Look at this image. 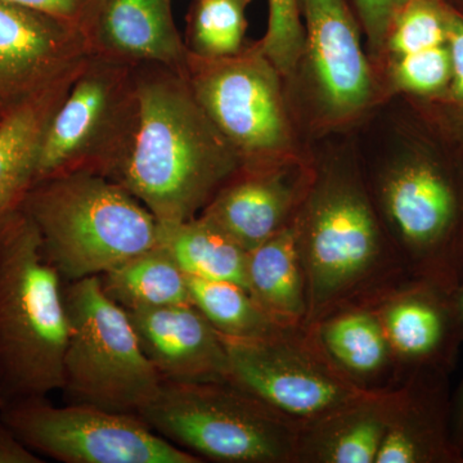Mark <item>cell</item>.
Returning a JSON list of instances; mask_svg holds the SVG:
<instances>
[{"label": "cell", "instance_id": "4", "mask_svg": "<svg viewBox=\"0 0 463 463\" xmlns=\"http://www.w3.org/2000/svg\"><path fill=\"white\" fill-rule=\"evenodd\" d=\"M21 209L62 279L102 276L157 245L155 216L108 176L74 173L35 183Z\"/></svg>", "mask_w": 463, "mask_h": 463}, {"label": "cell", "instance_id": "22", "mask_svg": "<svg viewBox=\"0 0 463 463\" xmlns=\"http://www.w3.org/2000/svg\"><path fill=\"white\" fill-rule=\"evenodd\" d=\"M246 288L281 327H304L307 281L295 221L248 254Z\"/></svg>", "mask_w": 463, "mask_h": 463}, {"label": "cell", "instance_id": "6", "mask_svg": "<svg viewBox=\"0 0 463 463\" xmlns=\"http://www.w3.org/2000/svg\"><path fill=\"white\" fill-rule=\"evenodd\" d=\"M63 297L66 403L138 416L157 397L163 379L143 353L127 310L106 295L99 276L70 282Z\"/></svg>", "mask_w": 463, "mask_h": 463}, {"label": "cell", "instance_id": "19", "mask_svg": "<svg viewBox=\"0 0 463 463\" xmlns=\"http://www.w3.org/2000/svg\"><path fill=\"white\" fill-rule=\"evenodd\" d=\"M394 389L371 392L298 425L294 463H376L388 431Z\"/></svg>", "mask_w": 463, "mask_h": 463}, {"label": "cell", "instance_id": "3", "mask_svg": "<svg viewBox=\"0 0 463 463\" xmlns=\"http://www.w3.org/2000/svg\"><path fill=\"white\" fill-rule=\"evenodd\" d=\"M62 277L32 219L0 222V408L62 390L69 322Z\"/></svg>", "mask_w": 463, "mask_h": 463}, {"label": "cell", "instance_id": "8", "mask_svg": "<svg viewBox=\"0 0 463 463\" xmlns=\"http://www.w3.org/2000/svg\"><path fill=\"white\" fill-rule=\"evenodd\" d=\"M182 70L207 118L239 156L241 170L254 172L300 156L285 78L260 42L223 58L187 51Z\"/></svg>", "mask_w": 463, "mask_h": 463}, {"label": "cell", "instance_id": "2", "mask_svg": "<svg viewBox=\"0 0 463 463\" xmlns=\"http://www.w3.org/2000/svg\"><path fill=\"white\" fill-rule=\"evenodd\" d=\"M295 227L307 281L304 327L346 307L373 303L410 279L370 187L353 170L316 166Z\"/></svg>", "mask_w": 463, "mask_h": 463}, {"label": "cell", "instance_id": "5", "mask_svg": "<svg viewBox=\"0 0 463 463\" xmlns=\"http://www.w3.org/2000/svg\"><path fill=\"white\" fill-rule=\"evenodd\" d=\"M138 416L166 440L210 461L294 463L297 423L230 381H163Z\"/></svg>", "mask_w": 463, "mask_h": 463}, {"label": "cell", "instance_id": "11", "mask_svg": "<svg viewBox=\"0 0 463 463\" xmlns=\"http://www.w3.org/2000/svg\"><path fill=\"white\" fill-rule=\"evenodd\" d=\"M0 417L39 456L63 463H200L158 435L137 414L93 405L51 404L47 398L12 402Z\"/></svg>", "mask_w": 463, "mask_h": 463}, {"label": "cell", "instance_id": "30", "mask_svg": "<svg viewBox=\"0 0 463 463\" xmlns=\"http://www.w3.org/2000/svg\"><path fill=\"white\" fill-rule=\"evenodd\" d=\"M62 21L84 33L90 0H3Z\"/></svg>", "mask_w": 463, "mask_h": 463}, {"label": "cell", "instance_id": "16", "mask_svg": "<svg viewBox=\"0 0 463 463\" xmlns=\"http://www.w3.org/2000/svg\"><path fill=\"white\" fill-rule=\"evenodd\" d=\"M143 353L163 381H228L221 334L192 304L127 310Z\"/></svg>", "mask_w": 463, "mask_h": 463}, {"label": "cell", "instance_id": "25", "mask_svg": "<svg viewBox=\"0 0 463 463\" xmlns=\"http://www.w3.org/2000/svg\"><path fill=\"white\" fill-rule=\"evenodd\" d=\"M192 306L224 336L251 339L281 330L242 286L188 277Z\"/></svg>", "mask_w": 463, "mask_h": 463}, {"label": "cell", "instance_id": "12", "mask_svg": "<svg viewBox=\"0 0 463 463\" xmlns=\"http://www.w3.org/2000/svg\"><path fill=\"white\" fill-rule=\"evenodd\" d=\"M298 7L304 52L297 74L304 72L317 120L327 127L352 123L379 96L358 23L345 0H298Z\"/></svg>", "mask_w": 463, "mask_h": 463}, {"label": "cell", "instance_id": "1", "mask_svg": "<svg viewBox=\"0 0 463 463\" xmlns=\"http://www.w3.org/2000/svg\"><path fill=\"white\" fill-rule=\"evenodd\" d=\"M139 120L132 148L112 181L158 224L196 218L241 170L236 152L216 129L182 69L136 65Z\"/></svg>", "mask_w": 463, "mask_h": 463}, {"label": "cell", "instance_id": "17", "mask_svg": "<svg viewBox=\"0 0 463 463\" xmlns=\"http://www.w3.org/2000/svg\"><path fill=\"white\" fill-rule=\"evenodd\" d=\"M449 373L420 371L394 389L376 463H463L452 435Z\"/></svg>", "mask_w": 463, "mask_h": 463}, {"label": "cell", "instance_id": "26", "mask_svg": "<svg viewBox=\"0 0 463 463\" xmlns=\"http://www.w3.org/2000/svg\"><path fill=\"white\" fill-rule=\"evenodd\" d=\"M251 0H196L188 17L185 47L203 58L240 53L245 44L246 9Z\"/></svg>", "mask_w": 463, "mask_h": 463}, {"label": "cell", "instance_id": "10", "mask_svg": "<svg viewBox=\"0 0 463 463\" xmlns=\"http://www.w3.org/2000/svg\"><path fill=\"white\" fill-rule=\"evenodd\" d=\"M221 336L228 381L298 426L373 392L347 379L309 328L285 327L251 339Z\"/></svg>", "mask_w": 463, "mask_h": 463}, {"label": "cell", "instance_id": "33", "mask_svg": "<svg viewBox=\"0 0 463 463\" xmlns=\"http://www.w3.org/2000/svg\"><path fill=\"white\" fill-rule=\"evenodd\" d=\"M3 116H5V112L0 109V121H2Z\"/></svg>", "mask_w": 463, "mask_h": 463}, {"label": "cell", "instance_id": "7", "mask_svg": "<svg viewBox=\"0 0 463 463\" xmlns=\"http://www.w3.org/2000/svg\"><path fill=\"white\" fill-rule=\"evenodd\" d=\"M371 194L408 276L457 291L463 277L462 176L429 155H408L379 173Z\"/></svg>", "mask_w": 463, "mask_h": 463}, {"label": "cell", "instance_id": "15", "mask_svg": "<svg viewBox=\"0 0 463 463\" xmlns=\"http://www.w3.org/2000/svg\"><path fill=\"white\" fill-rule=\"evenodd\" d=\"M315 173L301 155L265 169L240 170L199 215L251 251L295 221Z\"/></svg>", "mask_w": 463, "mask_h": 463}, {"label": "cell", "instance_id": "23", "mask_svg": "<svg viewBox=\"0 0 463 463\" xmlns=\"http://www.w3.org/2000/svg\"><path fill=\"white\" fill-rule=\"evenodd\" d=\"M157 245L188 277L233 282L246 288L249 252L203 216L178 224H158Z\"/></svg>", "mask_w": 463, "mask_h": 463}, {"label": "cell", "instance_id": "28", "mask_svg": "<svg viewBox=\"0 0 463 463\" xmlns=\"http://www.w3.org/2000/svg\"><path fill=\"white\" fill-rule=\"evenodd\" d=\"M446 25L452 71L446 90L431 100L441 105L450 129L463 137V16L447 3Z\"/></svg>", "mask_w": 463, "mask_h": 463}, {"label": "cell", "instance_id": "27", "mask_svg": "<svg viewBox=\"0 0 463 463\" xmlns=\"http://www.w3.org/2000/svg\"><path fill=\"white\" fill-rule=\"evenodd\" d=\"M269 18L264 38V53L285 80L294 78L304 52V25L298 0H268Z\"/></svg>", "mask_w": 463, "mask_h": 463}, {"label": "cell", "instance_id": "24", "mask_svg": "<svg viewBox=\"0 0 463 463\" xmlns=\"http://www.w3.org/2000/svg\"><path fill=\"white\" fill-rule=\"evenodd\" d=\"M99 277L106 295L125 310L192 304L187 274L158 245Z\"/></svg>", "mask_w": 463, "mask_h": 463}, {"label": "cell", "instance_id": "32", "mask_svg": "<svg viewBox=\"0 0 463 463\" xmlns=\"http://www.w3.org/2000/svg\"><path fill=\"white\" fill-rule=\"evenodd\" d=\"M457 300H458L459 315H461L463 344V277L457 288ZM452 435L457 450L463 457V379L455 397H452Z\"/></svg>", "mask_w": 463, "mask_h": 463}, {"label": "cell", "instance_id": "29", "mask_svg": "<svg viewBox=\"0 0 463 463\" xmlns=\"http://www.w3.org/2000/svg\"><path fill=\"white\" fill-rule=\"evenodd\" d=\"M411 0H354L371 54L379 61L392 20Z\"/></svg>", "mask_w": 463, "mask_h": 463}, {"label": "cell", "instance_id": "14", "mask_svg": "<svg viewBox=\"0 0 463 463\" xmlns=\"http://www.w3.org/2000/svg\"><path fill=\"white\" fill-rule=\"evenodd\" d=\"M84 33L57 18L0 0V109L8 112L83 65Z\"/></svg>", "mask_w": 463, "mask_h": 463}, {"label": "cell", "instance_id": "13", "mask_svg": "<svg viewBox=\"0 0 463 463\" xmlns=\"http://www.w3.org/2000/svg\"><path fill=\"white\" fill-rule=\"evenodd\" d=\"M367 306L379 317L402 383L420 371L450 373L462 344L457 291L410 277Z\"/></svg>", "mask_w": 463, "mask_h": 463}, {"label": "cell", "instance_id": "9", "mask_svg": "<svg viewBox=\"0 0 463 463\" xmlns=\"http://www.w3.org/2000/svg\"><path fill=\"white\" fill-rule=\"evenodd\" d=\"M138 120L136 65L90 53L45 130L35 183L74 173L112 179Z\"/></svg>", "mask_w": 463, "mask_h": 463}, {"label": "cell", "instance_id": "21", "mask_svg": "<svg viewBox=\"0 0 463 463\" xmlns=\"http://www.w3.org/2000/svg\"><path fill=\"white\" fill-rule=\"evenodd\" d=\"M80 67L3 116L0 121V222L20 209L35 184L45 130Z\"/></svg>", "mask_w": 463, "mask_h": 463}, {"label": "cell", "instance_id": "31", "mask_svg": "<svg viewBox=\"0 0 463 463\" xmlns=\"http://www.w3.org/2000/svg\"><path fill=\"white\" fill-rule=\"evenodd\" d=\"M44 459L27 447L0 417V463H43Z\"/></svg>", "mask_w": 463, "mask_h": 463}, {"label": "cell", "instance_id": "18", "mask_svg": "<svg viewBox=\"0 0 463 463\" xmlns=\"http://www.w3.org/2000/svg\"><path fill=\"white\" fill-rule=\"evenodd\" d=\"M84 36L90 53L130 65L182 69L187 57L173 0H90Z\"/></svg>", "mask_w": 463, "mask_h": 463}, {"label": "cell", "instance_id": "20", "mask_svg": "<svg viewBox=\"0 0 463 463\" xmlns=\"http://www.w3.org/2000/svg\"><path fill=\"white\" fill-rule=\"evenodd\" d=\"M307 328L341 373L359 388L388 392L402 383L394 353L373 307H346Z\"/></svg>", "mask_w": 463, "mask_h": 463}]
</instances>
